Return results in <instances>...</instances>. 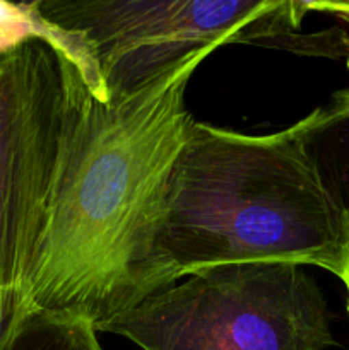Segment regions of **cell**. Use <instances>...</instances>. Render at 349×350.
Instances as JSON below:
<instances>
[{"mask_svg": "<svg viewBox=\"0 0 349 350\" xmlns=\"http://www.w3.org/2000/svg\"><path fill=\"white\" fill-rule=\"evenodd\" d=\"M218 50L202 48L140 88L98 99L65 60V123L26 304L92 325L159 291L156 245L192 115L185 92Z\"/></svg>", "mask_w": 349, "mask_h": 350, "instance_id": "6da1fadb", "label": "cell"}, {"mask_svg": "<svg viewBox=\"0 0 349 350\" xmlns=\"http://www.w3.org/2000/svg\"><path fill=\"white\" fill-rule=\"evenodd\" d=\"M349 217L307 147V122L246 135L192 120L168 185L157 287L211 267L287 262L341 279Z\"/></svg>", "mask_w": 349, "mask_h": 350, "instance_id": "7a4b0ae2", "label": "cell"}, {"mask_svg": "<svg viewBox=\"0 0 349 350\" xmlns=\"http://www.w3.org/2000/svg\"><path fill=\"white\" fill-rule=\"evenodd\" d=\"M94 330L142 350H325L335 344L320 287L303 265L287 262L201 270Z\"/></svg>", "mask_w": 349, "mask_h": 350, "instance_id": "3957f363", "label": "cell"}, {"mask_svg": "<svg viewBox=\"0 0 349 350\" xmlns=\"http://www.w3.org/2000/svg\"><path fill=\"white\" fill-rule=\"evenodd\" d=\"M48 21L89 41L109 96L140 88L194 51L233 43L341 57L342 31L303 34L311 2L291 0H40Z\"/></svg>", "mask_w": 349, "mask_h": 350, "instance_id": "277c9868", "label": "cell"}, {"mask_svg": "<svg viewBox=\"0 0 349 350\" xmlns=\"http://www.w3.org/2000/svg\"><path fill=\"white\" fill-rule=\"evenodd\" d=\"M65 123L53 48L29 41L0 57V289L26 291L47 226Z\"/></svg>", "mask_w": 349, "mask_h": 350, "instance_id": "5b68a950", "label": "cell"}, {"mask_svg": "<svg viewBox=\"0 0 349 350\" xmlns=\"http://www.w3.org/2000/svg\"><path fill=\"white\" fill-rule=\"evenodd\" d=\"M29 41H43L53 48L60 60H65L79 72L94 98H109L91 44L82 34L48 21L40 9V0L27 3L0 0V57Z\"/></svg>", "mask_w": 349, "mask_h": 350, "instance_id": "8992f818", "label": "cell"}, {"mask_svg": "<svg viewBox=\"0 0 349 350\" xmlns=\"http://www.w3.org/2000/svg\"><path fill=\"white\" fill-rule=\"evenodd\" d=\"M307 147L325 185L349 217V89L305 116Z\"/></svg>", "mask_w": 349, "mask_h": 350, "instance_id": "52a82bcc", "label": "cell"}, {"mask_svg": "<svg viewBox=\"0 0 349 350\" xmlns=\"http://www.w3.org/2000/svg\"><path fill=\"white\" fill-rule=\"evenodd\" d=\"M0 350H103L91 321L27 306L0 342Z\"/></svg>", "mask_w": 349, "mask_h": 350, "instance_id": "ba28073f", "label": "cell"}, {"mask_svg": "<svg viewBox=\"0 0 349 350\" xmlns=\"http://www.w3.org/2000/svg\"><path fill=\"white\" fill-rule=\"evenodd\" d=\"M26 308L24 291L0 289V342Z\"/></svg>", "mask_w": 349, "mask_h": 350, "instance_id": "9c48e42d", "label": "cell"}, {"mask_svg": "<svg viewBox=\"0 0 349 350\" xmlns=\"http://www.w3.org/2000/svg\"><path fill=\"white\" fill-rule=\"evenodd\" d=\"M311 10L331 12L334 16L349 21V3H332V2H311Z\"/></svg>", "mask_w": 349, "mask_h": 350, "instance_id": "30bf717a", "label": "cell"}, {"mask_svg": "<svg viewBox=\"0 0 349 350\" xmlns=\"http://www.w3.org/2000/svg\"><path fill=\"white\" fill-rule=\"evenodd\" d=\"M341 280L344 282L346 293H348V314H349V256H348V263H346L344 272H342V275H341Z\"/></svg>", "mask_w": 349, "mask_h": 350, "instance_id": "8fae6325", "label": "cell"}]
</instances>
